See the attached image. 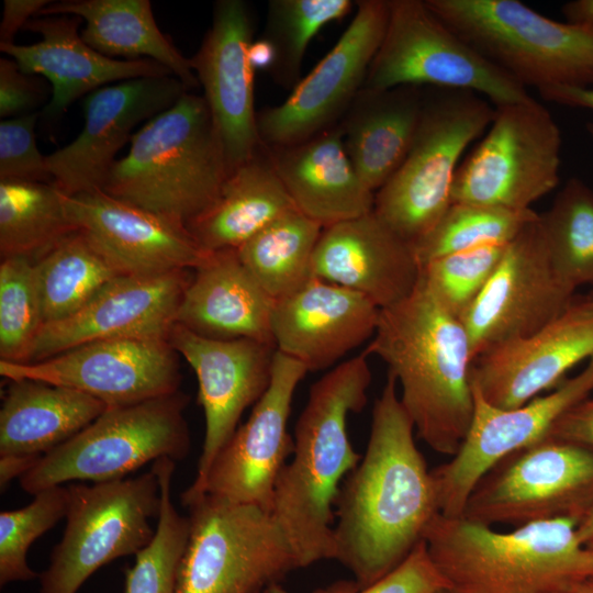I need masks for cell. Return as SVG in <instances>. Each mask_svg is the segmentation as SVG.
<instances>
[{
	"mask_svg": "<svg viewBox=\"0 0 593 593\" xmlns=\"http://www.w3.org/2000/svg\"><path fill=\"white\" fill-rule=\"evenodd\" d=\"M75 225L121 275L149 276L195 269L209 251L187 224L120 199L101 189L65 194Z\"/></svg>",
	"mask_w": 593,
	"mask_h": 593,
	"instance_id": "cell-23",
	"label": "cell"
},
{
	"mask_svg": "<svg viewBox=\"0 0 593 593\" xmlns=\"http://www.w3.org/2000/svg\"><path fill=\"white\" fill-rule=\"evenodd\" d=\"M480 94L436 88L425 94L410 150L398 171L374 194L373 212L411 246L451 204V189L465 149L493 121L495 108Z\"/></svg>",
	"mask_w": 593,
	"mask_h": 593,
	"instance_id": "cell-7",
	"label": "cell"
},
{
	"mask_svg": "<svg viewBox=\"0 0 593 593\" xmlns=\"http://www.w3.org/2000/svg\"><path fill=\"white\" fill-rule=\"evenodd\" d=\"M425 93L417 86L361 88L339 125L345 150L372 192L398 171L414 139Z\"/></svg>",
	"mask_w": 593,
	"mask_h": 593,
	"instance_id": "cell-30",
	"label": "cell"
},
{
	"mask_svg": "<svg viewBox=\"0 0 593 593\" xmlns=\"http://www.w3.org/2000/svg\"><path fill=\"white\" fill-rule=\"evenodd\" d=\"M591 139L593 141V123L590 122V123H586V126H585Z\"/></svg>",
	"mask_w": 593,
	"mask_h": 593,
	"instance_id": "cell-56",
	"label": "cell"
},
{
	"mask_svg": "<svg viewBox=\"0 0 593 593\" xmlns=\"http://www.w3.org/2000/svg\"><path fill=\"white\" fill-rule=\"evenodd\" d=\"M276 54L273 46L264 37L254 40L248 48V60L254 70L271 69Z\"/></svg>",
	"mask_w": 593,
	"mask_h": 593,
	"instance_id": "cell-52",
	"label": "cell"
},
{
	"mask_svg": "<svg viewBox=\"0 0 593 593\" xmlns=\"http://www.w3.org/2000/svg\"><path fill=\"white\" fill-rule=\"evenodd\" d=\"M395 378L372 407L369 440L335 505L334 560L367 586L403 562L439 514L434 480L414 439Z\"/></svg>",
	"mask_w": 593,
	"mask_h": 593,
	"instance_id": "cell-1",
	"label": "cell"
},
{
	"mask_svg": "<svg viewBox=\"0 0 593 593\" xmlns=\"http://www.w3.org/2000/svg\"><path fill=\"white\" fill-rule=\"evenodd\" d=\"M566 22L577 25H593V0H573L561 7Z\"/></svg>",
	"mask_w": 593,
	"mask_h": 593,
	"instance_id": "cell-51",
	"label": "cell"
},
{
	"mask_svg": "<svg viewBox=\"0 0 593 593\" xmlns=\"http://www.w3.org/2000/svg\"><path fill=\"white\" fill-rule=\"evenodd\" d=\"M362 351L315 381L300 413L293 451L276 483L271 515L299 568L334 560L335 505L346 477L361 459L347 419L368 402L371 370Z\"/></svg>",
	"mask_w": 593,
	"mask_h": 593,
	"instance_id": "cell-2",
	"label": "cell"
},
{
	"mask_svg": "<svg viewBox=\"0 0 593 593\" xmlns=\"http://www.w3.org/2000/svg\"><path fill=\"white\" fill-rule=\"evenodd\" d=\"M77 231L53 182L0 181V255L38 258Z\"/></svg>",
	"mask_w": 593,
	"mask_h": 593,
	"instance_id": "cell-36",
	"label": "cell"
},
{
	"mask_svg": "<svg viewBox=\"0 0 593 593\" xmlns=\"http://www.w3.org/2000/svg\"><path fill=\"white\" fill-rule=\"evenodd\" d=\"M574 295L551 264L539 214L507 244L484 289L460 317L473 359L535 333Z\"/></svg>",
	"mask_w": 593,
	"mask_h": 593,
	"instance_id": "cell-14",
	"label": "cell"
},
{
	"mask_svg": "<svg viewBox=\"0 0 593 593\" xmlns=\"http://www.w3.org/2000/svg\"><path fill=\"white\" fill-rule=\"evenodd\" d=\"M353 8L350 0H270L264 38L275 49L270 74L278 86L293 89L311 40L326 24L342 20Z\"/></svg>",
	"mask_w": 593,
	"mask_h": 593,
	"instance_id": "cell-40",
	"label": "cell"
},
{
	"mask_svg": "<svg viewBox=\"0 0 593 593\" xmlns=\"http://www.w3.org/2000/svg\"><path fill=\"white\" fill-rule=\"evenodd\" d=\"M294 210L269 155L259 149L228 174L212 205L187 226L205 251L237 249Z\"/></svg>",
	"mask_w": 593,
	"mask_h": 593,
	"instance_id": "cell-32",
	"label": "cell"
},
{
	"mask_svg": "<svg viewBox=\"0 0 593 593\" xmlns=\"http://www.w3.org/2000/svg\"><path fill=\"white\" fill-rule=\"evenodd\" d=\"M380 309L363 295L312 278L275 301L276 349L307 371L323 370L374 335Z\"/></svg>",
	"mask_w": 593,
	"mask_h": 593,
	"instance_id": "cell-25",
	"label": "cell"
},
{
	"mask_svg": "<svg viewBox=\"0 0 593 593\" xmlns=\"http://www.w3.org/2000/svg\"><path fill=\"white\" fill-rule=\"evenodd\" d=\"M389 11V0L357 1L350 24L314 69L282 103L257 113L264 146L306 141L348 109L383 40Z\"/></svg>",
	"mask_w": 593,
	"mask_h": 593,
	"instance_id": "cell-15",
	"label": "cell"
},
{
	"mask_svg": "<svg viewBox=\"0 0 593 593\" xmlns=\"http://www.w3.org/2000/svg\"><path fill=\"white\" fill-rule=\"evenodd\" d=\"M26 506L0 513V585L38 578L26 560L32 544L66 516L68 488L44 489Z\"/></svg>",
	"mask_w": 593,
	"mask_h": 593,
	"instance_id": "cell-42",
	"label": "cell"
},
{
	"mask_svg": "<svg viewBox=\"0 0 593 593\" xmlns=\"http://www.w3.org/2000/svg\"><path fill=\"white\" fill-rule=\"evenodd\" d=\"M188 271L116 277L76 313L44 324L24 363L42 361L97 340L168 338L191 279Z\"/></svg>",
	"mask_w": 593,
	"mask_h": 593,
	"instance_id": "cell-22",
	"label": "cell"
},
{
	"mask_svg": "<svg viewBox=\"0 0 593 593\" xmlns=\"http://www.w3.org/2000/svg\"><path fill=\"white\" fill-rule=\"evenodd\" d=\"M585 546H586L590 550L593 551V540H591L590 542H588Z\"/></svg>",
	"mask_w": 593,
	"mask_h": 593,
	"instance_id": "cell-57",
	"label": "cell"
},
{
	"mask_svg": "<svg viewBox=\"0 0 593 593\" xmlns=\"http://www.w3.org/2000/svg\"><path fill=\"white\" fill-rule=\"evenodd\" d=\"M261 593H288V591L280 583H273L267 586Z\"/></svg>",
	"mask_w": 593,
	"mask_h": 593,
	"instance_id": "cell-55",
	"label": "cell"
},
{
	"mask_svg": "<svg viewBox=\"0 0 593 593\" xmlns=\"http://www.w3.org/2000/svg\"><path fill=\"white\" fill-rule=\"evenodd\" d=\"M66 527L38 575V593H77L101 567L137 555L154 538L160 486L153 469L135 478L68 485Z\"/></svg>",
	"mask_w": 593,
	"mask_h": 593,
	"instance_id": "cell-10",
	"label": "cell"
},
{
	"mask_svg": "<svg viewBox=\"0 0 593 593\" xmlns=\"http://www.w3.org/2000/svg\"><path fill=\"white\" fill-rule=\"evenodd\" d=\"M176 461L156 460L160 486V511L152 541L135 555V562L124 570V593H176L180 562L189 537V518L178 513L172 502V477Z\"/></svg>",
	"mask_w": 593,
	"mask_h": 593,
	"instance_id": "cell-38",
	"label": "cell"
},
{
	"mask_svg": "<svg viewBox=\"0 0 593 593\" xmlns=\"http://www.w3.org/2000/svg\"><path fill=\"white\" fill-rule=\"evenodd\" d=\"M593 507V450L546 437L504 457L471 491L461 516L489 526L571 518Z\"/></svg>",
	"mask_w": 593,
	"mask_h": 593,
	"instance_id": "cell-13",
	"label": "cell"
},
{
	"mask_svg": "<svg viewBox=\"0 0 593 593\" xmlns=\"http://www.w3.org/2000/svg\"><path fill=\"white\" fill-rule=\"evenodd\" d=\"M508 243L443 256L423 265L421 273L439 303L460 318L484 289Z\"/></svg>",
	"mask_w": 593,
	"mask_h": 593,
	"instance_id": "cell-43",
	"label": "cell"
},
{
	"mask_svg": "<svg viewBox=\"0 0 593 593\" xmlns=\"http://www.w3.org/2000/svg\"><path fill=\"white\" fill-rule=\"evenodd\" d=\"M43 325L33 259H1L0 360L24 363Z\"/></svg>",
	"mask_w": 593,
	"mask_h": 593,
	"instance_id": "cell-41",
	"label": "cell"
},
{
	"mask_svg": "<svg viewBox=\"0 0 593 593\" xmlns=\"http://www.w3.org/2000/svg\"><path fill=\"white\" fill-rule=\"evenodd\" d=\"M43 77L22 71L8 57L0 58V118L1 120L31 114L49 94Z\"/></svg>",
	"mask_w": 593,
	"mask_h": 593,
	"instance_id": "cell-46",
	"label": "cell"
},
{
	"mask_svg": "<svg viewBox=\"0 0 593 593\" xmlns=\"http://www.w3.org/2000/svg\"><path fill=\"white\" fill-rule=\"evenodd\" d=\"M32 456H0V486L3 492L14 478H21L40 460Z\"/></svg>",
	"mask_w": 593,
	"mask_h": 593,
	"instance_id": "cell-50",
	"label": "cell"
},
{
	"mask_svg": "<svg viewBox=\"0 0 593 593\" xmlns=\"http://www.w3.org/2000/svg\"><path fill=\"white\" fill-rule=\"evenodd\" d=\"M571 518L510 532L437 514L424 534L448 593H555L593 578V551Z\"/></svg>",
	"mask_w": 593,
	"mask_h": 593,
	"instance_id": "cell-4",
	"label": "cell"
},
{
	"mask_svg": "<svg viewBox=\"0 0 593 593\" xmlns=\"http://www.w3.org/2000/svg\"><path fill=\"white\" fill-rule=\"evenodd\" d=\"M312 275L383 309L414 290L421 266L411 244L372 211L323 228L313 254Z\"/></svg>",
	"mask_w": 593,
	"mask_h": 593,
	"instance_id": "cell-26",
	"label": "cell"
},
{
	"mask_svg": "<svg viewBox=\"0 0 593 593\" xmlns=\"http://www.w3.org/2000/svg\"><path fill=\"white\" fill-rule=\"evenodd\" d=\"M306 372L302 363L276 349L268 389L220 450L199 490L181 494L184 506L209 494L271 512L277 480L293 451L288 432L293 395Z\"/></svg>",
	"mask_w": 593,
	"mask_h": 593,
	"instance_id": "cell-18",
	"label": "cell"
},
{
	"mask_svg": "<svg viewBox=\"0 0 593 593\" xmlns=\"http://www.w3.org/2000/svg\"><path fill=\"white\" fill-rule=\"evenodd\" d=\"M538 92L547 101L593 111V88L548 86L539 89Z\"/></svg>",
	"mask_w": 593,
	"mask_h": 593,
	"instance_id": "cell-49",
	"label": "cell"
},
{
	"mask_svg": "<svg viewBox=\"0 0 593 593\" xmlns=\"http://www.w3.org/2000/svg\"><path fill=\"white\" fill-rule=\"evenodd\" d=\"M189 396L181 392L108 407L90 425L44 455L20 479L32 495L66 482L124 479L144 465L167 457L184 459L191 449L184 418Z\"/></svg>",
	"mask_w": 593,
	"mask_h": 593,
	"instance_id": "cell-8",
	"label": "cell"
},
{
	"mask_svg": "<svg viewBox=\"0 0 593 593\" xmlns=\"http://www.w3.org/2000/svg\"><path fill=\"white\" fill-rule=\"evenodd\" d=\"M538 216L533 209L511 211L451 203L436 225L412 248L422 267L449 254L489 244H506Z\"/></svg>",
	"mask_w": 593,
	"mask_h": 593,
	"instance_id": "cell-39",
	"label": "cell"
},
{
	"mask_svg": "<svg viewBox=\"0 0 593 593\" xmlns=\"http://www.w3.org/2000/svg\"><path fill=\"white\" fill-rule=\"evenodd\" d=\"M577 533L582 544L586 545L593 540V507L585 517L578 524Z\"/></svg>",
	"mask_w": 593,
	"mask_h": 593,
	"instance_id": "cell-53",
	"label": "cell"
},
{
	"mask_svg": "<svg viewBox=\"0 0 593 593\" xmlns=\"http://www.w3.org/2000/svg\"><path fill=\"white\" fill-rule=\"evenodd\" d=\"M446 583L434 566L424 540L395 569L361 586L355 580H337L312 593H438Z\"/></svg>",
	"mask_w": 593,
	"mask_h": 593,
	"instance_id": "cell-45",
	"label": "cell"
},
{
	"mask_svg": "<svg viewBox=\"0 0 593 593\" xmlns=\"http://www.w3.org/2000/svg\"><path fill=\"white\" fill-rule=\"evenodd\" d=\"M168 342L193 369L199 385L205 432L197 474L182 493L193 494L250 405L264 395L271 381L276 346L247 338L213 339L180 324L169 332Z\"/></svg>",
	"mask_w": 593,
	"mask_h": 593,
	"instance_id": "cell-20",
	"label": "cell"
},
{
	"mask_svg": "<svg viewBox=\"0 0 593 593\" xmlns=\"http://www.w3.org/2000/svg\"><path fill=\"white\" fill-rule=\"evenodd\" d=\"M230 172L205 99L187 91L133 134L101 190L188 224L212 205Z\"/></svg>",
	"mask_w": 593,
	"mask_h": 593,
	"instance_id": "cell-5",
	"label": "cell"
},
{
	"mask_svg": "<svg viewBox=\"0 0 593 593\" xmlns=\"http://www.w3.org/2000/svg\"><path fill=\"white\" fill-rule=\"evenodd\" d=\"M363 353L388 365L416 435L434 451L452 457L473 417L474 359L462 322L439 303L422 273L406 298L380 309Z\"/></svg>",
	"mask_w": 593,
	"mask_h": 593,
	"instance_id": "cell-3",
	"label": "cell"
},
{
	"mask_svg": "<svg viewBox=\"0 0 593 593\" xmlns=\"http://www.w3.org/2000/svg\"><path fill=\"white\" fill-rule=\"evenodd\" d=\"M183 292L176 323L213 339L275 345V300L244 266L237 249L209 251Z\"/></svg>",
	"mask_w": 593,
	"mask_h": 593,
	"instance_id": "cell-28",
	"label": "cell"
},
{
	"mask_svg": "<svg viewBox=\"0 0 593 593\" xmlns=\"http://www.w3.org/2000/svg\"><path fill=\"white\" fill-rule=\"evenodd\" d=\"M540 222L560 279L573 290L593 286V189L570 178Z\"/></svg>",
	"mask_w": 593,
	"mask_h": 593,
	"instance_id": "cell-37",
	"label": "cell"
},
{
	"mask_svg": "<svg viewBox=\"0 0 593 593\" xmlns=\"http://www.w3.org/2000/svg\"><path fill=\"white\" fill-rule=\"evenodd\" d=\"M75 15H45L32 19L25 30L38 33L41 41L31 45L0 44L20 69L45 78L52 86V98L45 107L47 116L56 118L85 94L105 85L124 80L174 76L153 59H116L93 49L82 38Z\"/></svg>",
	"mask_w": 593,
	"mask_h": 593,
	"instance_id": "cell-27",
	"label": "cell"
},
{
	"mask_svg": "<svg viewBox=\"0 0 593 593\" xmlns=\"http://www.w3.org/2000/svg\"><path fill=\"white\" fill-rule=\"evenodd\" d=\"M592 391L593 356L580 373L518 407L493 406L473 391L474 412L463 443L450 460L430 470L439 514L461 516L471 491L495 463L546 438L553 424Z\"/></svg>",
	"mask_w": 593,
	"mask_h": 593,
	"instance_id": "cell-17",
	"label": "cell"
},
{
	"mask_svg": "<svg viewBox=\"0 0 593 593\" xmlns=\"http://www.w3.org/2000/svg\"><path fill=\"white\" fill-rule=\"evenodd\" d=\"M40 15H75L85 21L83 41L111 58L153 59L167 67L187 89L200 83L190 58L158 27L148 0H64L51 2Z\"/></svg>",
	"mask_w": 593,
	"mask_h": 593,
	"instance_id": "cell-33",
	"label": "cell"
},
{
	"mask_svg": "<svg viewBox=\"0 0 593 593\" xmlns=\"http://www.w3.org/2000/svg\"><path fill=\"white\" fill-rule=\"evenodd\" d=\"M438 593H448V592H447L446 590H443V591H440V592H438Z\"/></svg>",
	"mask_w": 593,
	"mask_h": 593,
	"instance_id": "cell-58",
	"label": "cell"
},
{
	"mask_svg": "<svg viewBox=\"0 0 593 593\" xmlns=\"http://www.w3.org/2000/svg\"><path fill=\"white\" fill-rule=\"evenodd\" d=\"M186 507L189 537L176 593H261L299 569L270 512L209 494Z\"/></svg>",
	"mask_w": 593,
	"mask_h": 593,
	"instance_id": "cell-9",
	"label": "cell"
},
{
	"mask_svg": "<svg viewBox=\"0 0 593 593\" xmlns=\"http://www.w3.org/2000/svg\"><path fill=\"white\" fill-rule=\"evenodd\" d=\"M322 231L318 223L294 210L246 240L237 254L260 287L277 301L313 278L312 259Z\"/></svg>",
	"mask_w": 593,
	"mask_h": 593,
	"instance_id": "cell-35",
	"label": "cell"
},
{
	"mask_svg": "<svg viewBox=\"0 0 593 593\" xmlns=\"http://www.w3.org/2000/svg\"><path fill=\"white\" fill-rule=\"evenodd\" d=\"M547 437L571 441L593 450V400H583L567 411Z\"/></svg>",
	"mask_w": 593,
	"mask_h": 593,
	"instance_id": "cell-47",
	"label": "cell"
},
{
	"mask_svg": "<svg viewBox=\"0 0 593 593\" xmlns=\"http://www.w3.org/2000/svg\"><path fill=\"white\" fill-rule=\"evenodd\" d=\"M107 409L102 401L71 388L32 379L11 380L0 409V456L42 458Z\"/></svg>",
	"mask_w": 593,
	"mask_h": 593,
	"instance_id": "cell-31",
	"label": "cell"
},
{
	"mask_svg": "<svg viewBox=\"0 0 593 593\" xmlns=\"http://www.w3.org/2000/svg\"><path fill=\"white\" fill-rule=\"evenodd\" d=\"M40 113L4 119L0 122V181L53 182L46 156L35 141V124Z\"/></svg>",
	"mask_w": 593,
	"mask_h": 593,
	"instance_id": "cell-44",
	"label": "cell"
},
{
	"mask_svg": "<svg viewBox=\"0 0 593 593\" xmlns=\"http://www.w3.org/2000/svg\"><path fill=\"white\" fill-rule=\"evenodd\" d=\"M187 91L178 78L165 76L124 80L86 96L81 132L46 156L53 183L69 195L101 189L132 130L169 109Z\"/></svg>",
	"mask_w": 593,
	"mask_h": 593,
	"instance_id": "cell-21",
	"label": "cell"
},
{
	"mask_svg": "<svg viewBox=\"0 0 593 593\" xmlns=\"http://www.w3.org/2000/svg\"><path fill=\"white\" fill-rule=\"evenodd\" d=\"M177 357L168 338H113L32 363L0 360V374L10 381L32 379L71 388L118 407L178 392Z\"/></svg>",
	"mask_w": 593,
	"mask_h": 593,
	"instance_id": "cell-16",
	"label": "cell"
},
{
	"mask_svg": "<svg viewBox=\"0 0 593 593\" xmlns=\"http://www.w3.org/2000/svg\"><path fill=\"white\" fill-rule=\"evenodd\" d=\"M33 261L44 324L76 313L122 276L78 230Z\"/></svg>",
	"mask_w": 593,
	"mask_h": 593,
	"instance_id": "cell-34",
	"label": "cell"
},
{
	"mask_svg": "<svg viewBox=\"0 0 593 593\" xmlns=\"http://www.w3.org/2000/svg\"><path fill=\"white\" fill-rule=\"evenodd\" d=\"M389 5L385 33L362 88L428 85L471 91L495 107L533 99L440 21L425 0H389Z\"/></svg>",
	"mask_w": 593,
	"mask_h": 593,
	"instance_id": "cell-11",
	"label": "cell"
},
{
	"mask_svg": "<svg viewBox=\"0 0 593 593\" xmlns=\"http://www.w3.org/2000/svg\"><path fill=\"white\" fill-rule=\"evenodd\" d=\"M253 34L254 22L247 4L242 0H219L211 27L190 58L231 171L264 146L254 107L255 70L248 60Z\"/></svg>",
	"mask_w": 593,
	"mask_h": 593,
	"instance_id": "cell-24",
	"label": "cell"
},
{
	"mask_svg": "<svg viewBox=\"0 0 593 593\" xmlns=\"http://www.w3.org/2000/svg\"><path fill=\"white\" fill-rule=\"evenodd\" d=\"M593 356V289L575 294L535 333L497 345L472 363V389L500 409L518 407L555 389L577 363Z\"/></svg>",
	"mask_w": 593,
	"mask_h": 593,
	"instance_id": "cell-19",
	"label": "cell"
},
{
	"mask_svg": "<svg viewBox=\"0 0 593 593\" xmlns=\"http://www.w3.org/2000/svg\"><path fill=\"white\" fill-rule=\"evenodd\" d=\"M555 593H593V578L578 581Z\"/></svg>",
	"mask_w": 593,
	"mask_h": 593,
	"instance_id": "cell-54",
	"label": "cell"
},
{
	"mask_svg": "<svg viewBox=\"0 0 593 593\" xmlns=\"http://www.w3.org/2000/svg\"><path fill=\"white\" fill-rule=\"evenodd\" d=\"M561 132L535 99L495 107L486 134L459 165L451 203L524 211L560 181Z\"/></svg>",
	"mask_w": 593,
	"mask_h": 593,
	"instance_id": "cell-12",
	"label": "cell"
},
{
	"mask_svg": "<svg viewBox=\"0 0 593 593\" xmlns=\"http://www.w3.org/2000/svg\"><path fill=\"white\" fill-rule=\"evenodd\" d=\"M483 58L524 88H593V25L551 20L518 0H425Z\"/></svg>",
	"mask_w": 593,
	"mask_h": 593,
	"instance_id": "cell-6",
	"label": "cell"
},
{
	"mask_svg": "<svg viewBox=\"0 0 593 593\" xmlns=\"http://www.w3.org/2000/svg\"><path fill=\"white\" fill-rule=\"evenodd\" d=\"M49 0H4L0 23V44L14 43V35L24 29L33 15H40Z\"/></svg>",
	"mask_w": 593,
	"mask_h": 593,
	"instance_id": "cell-48",
	"label": "cell"
},
{
	"mask_svg": "<svg viewBox=\"0 0 593 593\" xmlns=\"http://www.w3.org/2000/svg\"><path fill=\"white\" fill-rule=\"evenodd\" d=\"M269 154L296 210L323 228L373 211L374 192L356 172L340 126Z\"/></svg>",
	"mask_w": 593,
	"mask_h": 593,
	"instance_id": "cell-29",
	"label": "cell"
}]
</instances>
